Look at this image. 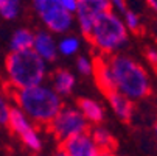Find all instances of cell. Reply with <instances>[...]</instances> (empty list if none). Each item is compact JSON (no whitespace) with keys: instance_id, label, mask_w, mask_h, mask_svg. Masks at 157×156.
<instances>
[{"instance_id":"6da1fadb","label":"cell","mask_w":157,"mask_h":156,"mask_svg":"<svg viewBox=\"0 0 157 156\" xmlns=\"http://www.w3.org/2000/svg\"><path fill=\"white\" fill-rule=\"evenodd\" d=\"M13 87V86H11ZM11 95L24 113L37 125L48 128L62 109L61 95L48 86H33L27 89L13 87Z\"/></svg>"},{"instance_id":"7a4b0ae2","label":"cell","mask_w":157,"mask_h":156,"mask_svg":"<svg viewBox=\"0 0 157 156\" xmlns=\"http://www.w3.org/2000/svg\"><path fill=\"white\" fill-rule=\"evenodd\" d=\"M117 92L131 100H140L149 95L151 84L142 66L124 55H110L107 58Z\"/></svg>"},{"instance_id":"3957f363","label":"cell","mask_w":157,"mask_h":156,"mask_svg":"<svg viewBox=\"0 0 157 156\" xmlns=\"http://www.w3.org/2000/svg\"><path fill=\"white\" fill-rule=\"evenodd\" d=\"M8 83L16 89L39 86L45 78L47 66L34 49L11 52L5 59Z\"/></svg>"},{"instance_id":"277c9868","label":"cell","mask_w":157,"mask_h":156,"mask_svg":"<svg viewBox=\"0 0 157 156\" xmlns=\"http://www.w3.org/2000/svg\"><path fill=\"white\" fill-rule=\"evenodd\" d=\"M128 41V27L115 13L107 11L101 14L92 28V34L89 42L106 55L117 52Z\"/></svg>"},{"instance_id":"5b68a950","label":"cell","mask_w":157,"mask_h":156,"mask_svg":"<svg viewBox=\"0 0 157 156\" xmlns=\"http://www.w3.org/2000/svg\"><path fill=\"white\" fill-rule=\"evenodd\" d=\"M36 14L52 33H67L73 25V16L61 0H33Z\"/></svg>"},{"instance_id":"8992f818","label":"cell","mask_w":157,"mask_h":156,"mask_svg":"<svg viewBox=\"0 0 157 156\" xmlns=\"http://www.w3.org/2000/svg\"><path fill=\"white\" fill-rule=\"evenodd\" d=\"M48 130L53 133V136L61 142H65L75 136H79L82 133L89 131V120L82 116L79 109L75 108H62L56 119L52 122Z\"/></svg>"},{"instance_id":"52a82bcc","label":"cell","mask_w":157,"mask_h":156,"mask_svg":"<svg viewBox=\"0 0 157 156\" xmlns=\"http://www.w3.org/2000/svg\"><path fill=\"white\" fill-rule=\"evenodd\" d=\"M107 11H112L109 0H78L76 17H78L81 33L87 41L90 39L92 28L97 19Z\"/></svg>"},{"instance_id":"ba28073f","label":"cell","mask_w":157,"mask_h":156,"mask_svg":"<svg viewBox=\"0 0 157 156\" xmlns=\"http://www.w3.org/2000/svg\"><path fill=\"white\" fill-rule=\"evenodd\" d=\"M8 126L11 128L13 133L22 139L28 148L31 150H40V139L37 136V133L34 130V126L30 123V120L27 119V114L22 111L20 108H11V113H10V123Z\"/></svg>"},{"instance_id":"9c48e42d","label":"cell","mask_w":157,"mask_h":156,"mask_svg":"<svg viewBox=\"0 0 157 156\" xmlns=\"http://www.w3.org/2000/svg\"><path fill=\"white\" fill-rule=\"evenodd\" d=\"M59 151H62L67 156H100L103 153V150L92 138L90 131L82 133V134L75 136L65 142H61Z\"/></svg>"},{"instance_id":"30bf717a","label":"cell","mask_w":157,"mask_h":156,"mask_svg":"<svg viewBox=\"0 0 157 156\" xmlns=\"http://www.w3.org/2000/svg\"><path fill=\"white\" fill-rule=\"evenodd\" d=\"M94 62V78L95 83L98 86V89L103 92V95L107 98L109 95H112L114 92H117L115 84H114V78H112V72L109 67V61L104 56H95Z\"/></svg>"},{"instance_id":"8fae6325","label":"cell","mask_w":157,"mask_h":156,"mask_svg":"<svg viewBox=\"0 0 157 156\" xmlns=\"http://www.w3.org/2000/svg\"><path fill=\"white\" fill-rule=\"evenodd\" d=\"M34 52L44 59V61H55L58 55V46L53 41L52 34L47 31H39L34 39Z\"/></svg>"},{"instance_id":"7c38bea8","label":"cell","mask_w":157,"mask_h":156,"mask_svg":"<svg viewBox=\"0 0 157 156\" xmlns=\"http://www.w3.org/2000/svg\"><path fill=\"white\" fill-rule=\"evenodd\" d=\"M107 102H109L110 108L114 109V113L118 116L120 120H123V122H129L131 120L132 111H134V105H132L131 98L124 97L120 92H114L112 95L107 97Z\"/></svg>"},{"instance_id":"4fadbf2b","label":"cell","mask_w":157,"mask_h":156,"mask_svg":"<svg viewBox=\"0 0 157 156\" xmlns=\"http://www.w3.org/2000/svg\"><path fill=\"white\" fill-rule=\"evenodd\" d=\"M78 109L82 113V116L89 120V123H100L104 117V109L103 106L92 100V98H86V97H81L78 98Z\"/></svg>"},{"instance_id":"5bb4252c","label":"cell","mask_w":157,"mask_h":156,"mask_svg":"<svg viewBox=\"0 0 157 156\" xmlns=\"http://www.w3.org/2000/svg\"><path fill=\"white\" fill-rule=\"evenodd\" d=\"M34 39L36 34H33L31 30L28 28H19L14 31L11 36V52H20V50H30L34 47Z\"/></svg>"},{"instance_id":"9a60e30c","label":"cell","mask_w":157,"mask_h":156,"mask_svg":"<svg viewBox=\"0 0 157 156\" xmlns=\"http://www.w3.org/2000/svg\"><path fill=\"white\" fill-rule=\"evenodd\" d=\"M53 86L59 95H69L75 87V77L65 69H58L53 75Z\"/></svg>"},{"instance_id":"2e32d148","label":"cell","mask_w":157,"mask_h":156,"mask_svg":"<svg viewBox=\"0 0 157 156\" xmlns=\"http://www.w3.org/2000/svg\"><path fill=\"white\" fill-rule=\"evenodd\" d=\"M92 138L95 139V142L98 144V147L103 150V151H110L114 153V148H115V139L110 136V133L101 126H97L92 130Z\"/></svg>"},{"instance_id":"e0dca14e","label":"cell","mask_w":157,"mask_h":156,"mask_svg":"<svg viewBox=\"0 0 157 156\" xmlns=\"http://www.w3.org/2000/svg\"><path fill=\"white\" fill-rule=\"evenodd\" d=\"M20 0H2L0 2V16L6 20H13L19 16Z\"/></svg>"},{"instance_id":"ac0fdd59","label":"cell","mask_w":157,"mask_h":156,"mask_svg":"<svg viewBox=\"0 0 157 156\" xmlns=\"http://www.w3.org/2000/svg\"><path fill=\"white\" fill-rule=\"evenodd\" d=\"M79 49V41L73 36H69V38H64L59 46H58V50L62 53V55H73L76 53Z\"/></svg>"},{"instance_id":"d6986e66","label":"cell","mask_w":157,"mask_h":156,"mask_svg":"<svg viewBox=\"0 0 157 156\" xmlns=\"http://www.w3.org/2000/svg\"><path fill=\"white\" fill-rule=\"evenodd\" d=\"M124 24L128 27V30L134 31V33H137L140 30V19L136 13H132V11H126L124 13Z\"/></svg>"},{"instance_id":"ffe728a7","label":"cell","mask_w":157,"mask_h":156,"mask_svg":"<svg viewBox=\"0 0 157 156\" xmlns=\"http://www.w3.org/2000/svg\"><path fill=\"white\" fill-rule=\"evenodd\" d=\"M76 67L82 75H90L94 72V62L90 59H87L86 56H79L76 59Z\"/></svg>"},{"instance_id":"44dd1931","label":"cell","mask_w":157,"mask_h":156,"mask_svg":"<svg viewBox=\"0 0 157 156\" xmlns=\"http://www.w3.org/2000/svg\"><path fill=\"white\" fill-rule=\"evenodd\" d=\"M10 113H11V108L8 106L6 100L3 97H0V125L10 123Z\"/></svg>"},{"instance_id":"7402d4cb","label":"cell","mask_w":157,"mask_h":156,"mask_svg":"<svg viewBox=\"0 0 157 156\" xmlns=\"http://www.w3.org/2000/svg\"><path fill=\"white\" fill-rule=\"evenodd\" d=\"M109 2H110V6H112V8H115L118 13H121V14L124 16V13L128 11L124 0H109Z\"/></svg>"},{"instance_id":"603a6c76","label":"cell","mask_w":157,"mask_h":156,"mask_svg":"<svg viewBox=\"0 0 157 156\" xmlns=\"http://www.w3.org/2000/svg\"><path fill=\"white\" fill-rule=\"evenodd\" d=\"M146 58H148L149 64L152 66V69L157 72V52H154V50H146Z\"/></svg>"},{"instance_id":"cb8c5ba5","label":"cell","mask_w":157,"mask_h":156,"mask_svg":"<svg viewBox=\"0 0 157 156\" xmlns=\"http://www.w3.org/2000/svg\"><path fill=\"white\" fill-rule=\"evenodd\" d=\"M62 5L69 10L70 13H76V8H78V0H61Z\"/></svg>"},{"instance_id":"d4e9b609","label":"cell","mask_w":157,"mask_h":156,"mask_svg":"<svg viewBox=\"0 0 157 156\" xmlns=\"http://www.w3.org/2000/svg\"><path fill=\"white\" fill-rule=\"evenodd\" d=\"M146 3L149 5V8L157 14V0H146Z\"/></svg>"},{"instance_id":"484cf974","label":"cell","mask_w":157,"mask_h":156,"mask_svg":"<svg viewBox=\"0 0 157 156\" xmlns=\"http://www.w3.org/2000/svg\"><path fill=\"white\" fill-rule=\"evenodd\" d=\"M100 156H115V154H114V153H110V151H103Z\"/></svg>"},{"instance_id":"4316f807","label":"cell","mask_w":157,"mask_h":156,"mask_svg":"<svg viewBox=\"0 0 157 156\" xmlns=\"http://www.w3.org/2000/svg\"><path fill=\"white\" fill-rule=\"evenodd\" d=\"M55 156H67V154H64V153H62V151H58V153H56V154H55Z\"/></svg>"},{"instance_id":"83f0119b","label":"cell","mask_w":157,"mask_h":156,"mask_svg":"<svg viewBox=\"0 0 157 156\" xmlns=\"http://www.w3.org/2000/svg\"><path fill=\"white\" fill-rule=\"evenodd\" d=\"M155 133H157V125H155Z\"/></svg>"},{"instance_id":"f1b7e54d","label":"cell","mask_w":157,"mask_h":156,"mask_svg":"<svg viewBox=\"0 0 157 156\" xmlns=\"http://www.w3.org/2000/svg\"><path fill=\"white\" fill-rule=\"evenodd\" d=\"M0 2H2V0H0Z\"/></svg>"}]
</instances>
